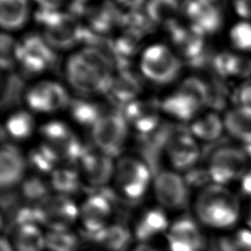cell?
<instances>
[{
    "instance_id": "8d00e7d4",
    "label": "cell",
    "mask_w": 251,
    "mask_h": 251,
    "mask_svg": "<svg viewBox=\"0 0 251 251\" xmlns=\"http://www.w3.org/2000/svg\"><path fill=\"white\" fill-rule=\"evenodd\" d=\"M148 16L159 24L173 25L178 11L177 0H150L148 4Z\"/></svg>"
},
{
    "instance_id": "2e32d148",
    "label": "cell",
    "mask_w": 251,
    "mask_h": 251,
    "mask_svg": "<svg viewBox=\"0 0 251 251\" xmlns=\"http://www.w3.org/2000/svg\"><path fill=\"white\" fill-rule=\"evenodd\" d=\"M29 108L36 112H55L71 101L66 89L54 81H41L28 89L25 95Z\"/></svg>"
},
{
    "instance_id": "8fae6325",
    "label": "cell",
    "mask_w": 251,
    "mask_h": 251,
    "mask_svg": "<svg viewBox=\"0 0 251 251\" xmlns=\"http://www.w3.org/2000/svg\"><path fill=\"white\" fill-rule=\"evenodd\" d=\"M168 251H205L206 238L198 221L188 215L174 220L165 234Z\"/></svg>"
},
{
    "instance_id": "cb8c5ba5",
    "label": "cell",
    "mask_w": 251,
    "mask_h": 251,
    "mask_svg": "<svg viewBox=\"0 0 251 251\" xmlns=\"http://www.w3.org/2000/svg\"><path fill=\"white\" fill-rule=\"evenodd\" d=\"M172 38L180 50V53L192 63L201 62L202 53L204 52L203 34L191 26L186 29L171 25Z\"/></svg>"
},
{
    "instance_id": "1f68e13d",
    "label": "cell",
    "mask_w": 251,
    "mask_h": 251,
    "mask_svg": "<svg viewBox=\"0 0 251 251\" xmlns=\"http://www.w3.org/2000/svg\"><path fill=\"white\" fill-rule=\"evenodd\" d=\"M73 118L82 126H93L104 115L101 107L94 103L82 100H74L70 103Z\"/></svg>"
},
{
    "instance_id": "d6986e66",
    "label": "cell",
    "mask_w": 251,
    "mask_h": 251,
    "mask_svg": "<svg viewBox=\"0 0 251 251\" xmlns=\"http://www.w3.org/2000/svg\"><path fill=\"white\" fill-rule=\"evenodd\" d=\"M192 27L203 35L217 31L222 25L220 9L213 0H189L185 6Z\"/></svg>"
},
{
    "instance_id": "f546056e",
    "label": "cell",
    "mask_w": 251,
    "mask_h": 251,
    "mask_svg": "<svg viewBox=\"0 0 251 251\" xmlns=\"http://www.w3.org/2000/svg\"><path fill=\"white\" fill-rule=\"evenodd\" d=\"M27 165L36 173L41 175H51L59 167L60 160L54 150L45 142L32 148L27 156Z\"/></svg>"
},
{
    "instance_id": "7bdbcfd3",
    "label": "cell",
    "mask_w": 251,
    "mask_h": 251,
    "mask_svg": "<svg viewBox=\"0 0 251 251\" xmlns=\"http://www.w3.org/2000/svg\"><path fill=\"white\" fill-rule=\"evenodd\" d=\"M238 99L241 105L251 107V82H247L241 86L238 92Z\"/></svg>"
},
{
    "instance_id": "c3c4849f",
    "label": "cell",
    "mask_w": 251,
    "mask_h": 251,
    "mask_svg": "<svg viewBox=\"0 0 251 251\" xmlns=\"http://www.w3.org/2000/svg\"><path fill=\"white\" fill-rule=\"evenodd\" d=\"M117 1L122 2L126 6H136L140 2V0H117Z\"/></svg>"
},
{
    "instance_id": "f1b7e54d",
    "label": "cell",
    "mask_w": 251,
    "mask_h": 251,
    "mask_svg": "<svg viewBox=\"0 0 251 251\" xmlns=\"http://www.w3.org/2000/svg\"><path fill=\"white\" fill-rule=\"evenodd\" d=\"M214 67L223 76L246 77L251 75V60L245 56L220 54L214 60Z\"/></svg>"
},
{
    "instance_id": "6da1fadb",
    "label": "cell",
    "mask_w": 251,
    "mask_h": 251,
    "mask_svg": "<svg viewBox=\"0 0 251 251\" xmlns=\"http://www.w3.org/2000/svg\"><path fill=\"white\" fill-rule=\"evenodd\" d=\"M192 208L198 223L213 229L232 227L240 215L238 197L226 185L213 182L198 190Z\"/></svg>"
},
{
    "instance_id": "e575fe53",
    "label": "cell",
    "mask_w": 251,
    "mask_h": 251,
    "mask_svg": "<svg viewBox=\"0 0 251 251\" xmlns=\"http://www.w3.org/2000/svg\"><path fill=\"white\" fill-rule=\"evenodd\" d=\"M34 121L32 116L25 111H19L9 117L6 123L8 134L18 140L27 138L33 131Z\"/></svg>"
},
{
    "instance_id": "7402d4cb",
    "label": "cell",
    "mask_w": 251,
    "mask_h": 251,
    "mask_svg": "<svg viewBox=\"0 0 251 251\" xmlns=\"http://www.w3.org/2000/svg\"><path fill=\"white\" fill-rule=\"evenodd\" d=\"M123 115L140 134L148 133L160 126L157 108L151 102L134 100L125 106Z\"/></svg>"
},
{
    "instance_id": "681fc988",
    "label": "cell",
    "mask_w": 251,
    "mask_h": 251,
    "mask_svg": "<svg viewBox=\"0 0 251 251\" xmlns=\"http://www.w3.org/2000/svg\"><path fill=\"white\" fill-rule=\"evenodd\" d=\"M246 224H247V226L249 229H251V203L248 207V210H247V214H246Z\"/></svg>"
},
{
    "instance_id": "4316f807",
    "label": "cell",
    "mask_w": 251,
    "mask_h": 251,
    "mask_svg": "<svg viewBox=\"0 0 251 251\" xmlns=\"http://www.w3.org/2000/svg\"><path fill=\"white\" fill-rule=\"evenodd\" d=\"M117 103L125 106L134 101L140 91L138 79L127 71H121L119 75L112 78L109 90Z\"/></svg>"
},
{
    "instance_id": "d6a6232c",
    "label": "cell",
    "mask_w": 251,
    "mask_h": 251,
    "mask_svg": "<svg viewBox=\"0 0 251 251\" xmlns=\"http://www.w3.org/2000/svg\"><path fill=\"white\" fill-rule=\"evenodd\" d=\"M46 244L48 251H77L79 238L71 229L47 230Z\"/></svg>"
},
{
    "instance_id": "f35d334b",
    "label": "cell",
    "mask_w": 251,
    "mask_h": 251,
    "mask_svg": "<svg viewBox=\"0 0 251 251\" xmlns=\"http://www.w3.org/2000/svg\"><path fill=\"white\" fill-rule=\"evenodd\" d=\"M178 89L187 94L201 107L209 103V85L198 77H187L181 82Z\"/></svg>"
},
{
    "instance_id": "f6af8a7d",
    "label": "cell",
    "mask_w": 251,
    "mask_h": 251,
    "mask_svg": "<svg viewBox=\"0 0 251 251\" xmlns=\"http://www.w3.org/2000/svg\"><path fill=\"white\" fill-rule=\"evenodd\" d=\"M64 0H34L40 10L57 11Z\"/></svg>"
},
{
    "instance_id": "603a6c76",
    "label": "cell",
    "mask_w": 251,
    "mask_h": 251,
    "mask_svg": "<svg viewBox=\"0 0 251 251\" xmlns=\"http://www.w3.org/2000/svg\"><path fill=\"white\" fill-rule=\"evenodd\" d=\"M224 126L231 137L245 146L251 145V107L240 105L227 111Z\"/></svg>"
},
{
    "instance_id": "d590c367",
    "label": "cell",
    "mask_w": 251,
    "mask_h": 251,
    "mask_svg": "<svg viewBox=\"0 0 251 251\" xmlns=\"http://www.w3.org/2000/svg\"><path fill=\"white\" fill-rule=\"evenodd\" d=\"M218 248L219 251H251V229L238 228L223 235Z\"/></svg>"
},
{
    "instance_id": "3957f363",
    "label": "cell",
    "mask_w": 251,
    "mask_h": 251,
    "mask_svg": "<svg viewBox=\"0 0 251 251\" xmlns=\"http://www.w3.org/2000/svg\"><path fill=\"white\" fill-rule=\"evenodd\" d=\"M118 195L113 188H92L79 204L78 223L84 236H92L111 224Z\"/></svg>"
},
{
    "instance_id": "9c48e42d",
    "label": "cell",
    "mask_w": 251,
    "mask_h": 251,
    "mask_svg": "<svg viewBox=\"0 0 251 251\" xmlns=\"http://www.w3.org/2000/svg\"><path fill=\"white\" fill-rule=\"evenodd\" d=\"M181 68L179 59L171 49L162 44L148 47L142 54L140 69L143 75L159 84L173 81Z\"/></svg>"
},
{
    "instance_id": "7a4b0ae2",
    "label": "cell",
    "mask_w": 251,
    "mask_h": 251,
    "mask_svg": "<svg viewBox=\"0 0 251 251\" xmlns=\"http://www.w3.org/2000/svg\"><path fill=\"white\" fill-rule=\"evenodd\" d=\"M149 165L141 158L126 156L118 160L113 176V189L126 202L140 201L152 188L154 176Z\"/></svg>"
},
{
    "instance_id": "ffe728a7",
    "label": "cell",
    "mask_w": 251,
    "mask_h": 251,
    "mask_svg": "<svg viewBox=\"0 0 251 251\" xmlns=\"http://www.w3.org/2000/svg\"><path fill=\"white\" fill-rule=\"evenodd\" d=\"M90 238L102 251H129L135 240L132 229L121 221H113Z\"/></svg>"
},
{
    "instance_id": "b9f144b4",
    "label": "cell",
    "mask_w": 251,
    "mask_h": 251,
    "mask_svg": "<svg viewBox=\"0 0 251 251\" xmlns=\"http://www.w3.org/2000/svg\"><path fill=\"white\" fill-rule=\"evenodd\" d=\"M233 8L238 16L244 19L251 18V0H233Z\"/></svg>"
},
{
    "instance_id": "f907efd6",
    "label": "cell",
    "mask_w": 251,
    "mask_h": 251,
    "mask_svg": "<svg viewBox=\"0 0 251 251\" xmlns=\"http://www.w3.org/2000/svg\"><path fill=\"white\" fill-rule=\"evenodd\" d=\"M245 152L247 153L249 159H251V145H247L245 146Z\"/></svg>"
},
{
    "instance_id": "60d3db41",
    "label": "cell",
    "mask_w": 251,
    "mask_h": 251,
    "mask_svg": "<svg viewBox=\"0 0 251 251\" xmlns=\"http://www.w3.org/2000/svg\"><path fill=\"white\" fill-rule=\"evenodd\" d=\"M229 38L232 46L237 50L251 51V24L247 21L235 24L229 31Z\"/></svg>"
},
{
    "instance_id": "484cf974",
    "label": "cell",
    "mask_w": 251,
    "mask_h": 251,
    "mask_svg": "<svg viewBox=\"0 0 251 251\" xmlns=\"http://www.w3.org/2000/svg\"><path fill=\"white\" fill-rule=\"evenodd\" d=\"M161 108L174 118L187 121L194 118L202 107L177 88L176 92L164 99Z\"/></svg>"
},
{
    "instance_id": "d4e9b609",
    "label": "cell",
    "mask_w": 251,
    "mask_h": 251,
    "mask_svg": "<svg viewBox=\"0 0 251 251\" xmlns=\"http://www.w3.org/2000/svg\"><path fill=\"white\" fill-rule=\"evenodd\" d=\"M49 184L55 193L73 197L81 189L82 178L79 171L73 166L64 165L51 173Z\"/></svg>"
},
{
    "instance_id": "9a60e30c",
    "label": "cell",
    "mask_w": 251,
    "mask_h": 251,
    "mask_svg": "<svg viewBox=\"0 0 251 251\" xmlns=\"http://www.w3.org/2000/svg\"><path fill=\"white\" fill-rule=\"evenodd\" d=\"M19 62L25 72L38 74L55 63V54L45 39L29 35L20 43Z\"/></svg>"
},
{
    "instance_id": "7dc6e473",
    "label": "cell",
    "mask_w": 251,
    "mask_h": 251,
    "mask_svg": "<svg viewBox=\"0 0 251 251\" xmlns=\"http://www.w3.org/2000/svg\"><path fill=\"white\" fill-rule=\"evenodd\" d=\"M0 251H16L10 238L2 235L0 240Z\"/></svg>"
},
{
    "instance_id": "4dcf8cb0",
    "label": "cell",
    "mask_w": 251,
    "mask_h": 251,
    "mask_svg": "<svg viewBox=\"0 0 251 251\" xmlns=\"http://www.w3.org/2000/svg\"><path fill=\"white\" fill-rule=\"evenodd\" d=\"M225 128L224 120L214 113L206 114L196 119L191 125V132L193 135L204 141H214L218 139Z\"/></svg>"
},
{
    "instance_id": "ab89813d",
    "label": "cell",
    "mask_w": 251,
    "mask_h": 251,
    "mask_svg": "<svg viewBox=\"0 0 251 251\" xmlns=\"http://www.w3.org/2000/svg\"><path fill=\"white\" fill-rule=\"evenodd\" d=\"M20 43L9 34L2 33L0 44V63L3 70H10L19 62Z\"/></svg>"
},
{
    "instance_id": "44dd1931",
    "label": "cell",
    "mask_w": 251,
    "mask_h": 251,
    "mask_svg": "<svg viewBox=\"0 0 251 251\" xmlns=\"http://www.w3.org/2000/svg\"><path fill=\"white\" fill-rule=\"evenodd\" d=\"M10 240L16 251H45L46 232L39 224L27 223L11 228Z\"/></svg>"
},
{
    "instance_id": "5bb4252c",
    "label": "cell",
    "mask_w": 251,
    "mask_h": 251,
    "mask_svg": "<svg viewBox=\"0 0 251 251\" xmlns=\"http://www.w3.org/2000/svg\"><path fill=\"white\" fill-rule=\"evenodd\" d=\"M168 159L176 172H187L194 167L200 157V149L190 133L185 130L172 132L166 147Z\"/></svg>"
},
{
    "instance_id": "30bf717a",
    "label": "cell",
    "mask_w": 251,
    "mask_h": 251,
    "mask_svg": "<svg viewBox=\"0 0 251 251\" xmlns=\"http://www.w3.org/2000/svg\"><path fill=\"white\" fill-rule=\"evenodd\" d=\"M40 131L44 137V142L54 150L60 163L73 166L79 162L85 147L67 125L53 121L43 125Z\"/></svg>"
},
{
    "instance_id": "52a82bcc",
    "label": "cell",
    "mask_w": 251,
    "mask_h": 251,
    "mask_svg": "<svg viewBox=\"0 0 251 251\" xmlns=\"http://www.w3.org/2000/svg\"><path fill=\"white\" fill-rule=\"evenodd\" d=\"M35 18L44 26L45 40L53 48L71 47L85 36L84 31L69 15L39 10Z\"/></svg>"
},
{
    "instance_id": "277c9868",
    "label": "cell",
    "mask_w": 251,
    "mask_h": 251,
    "mask_svg": "<svg viewBox=\"0 0 251 251\" xmlns=\"http://www.w3.org/2000/svg\"><path fill=\"white\" fill-rule=\"evenodd\" d=\"M248 169L249 157L245 150L232 146L215 150L206 168L211 182L226 186L232 181L240 180Z\"/></svg>"
},
{
    "instance_id": "bcb514c9",
    "label": "cell",
    "mask_w": 251,
    "mask_h": 251,
    "mask_svg": "<svg viewBox=\"0 0 251 251\" xmlns=\"http://www.w3.org/2000/svg\"><path fill=\"white\" fill-rule=\"evenodd\" d=\"M129 251H160L157 247L152 245L151 243L137 242Z\"/></svg>"
},
{
    "instance_id": "8992f818",
    "label": "cell",
    "mask_w": 251,
    "mask_h": 251,
    "mask_svg": "<svg viewBox=\"0 0 251 251\" xmlns=\"http://www.w3.org/2000/svg\"><path fill=\"white\" fill-rule=\"evenodd\" d=\"M39 224L47 230H64L78 223L79 205L73 197L51 193L37 206Z\"/></svg>"
},
{
    "instance_id": "ac0fdd59",
    "label": "cell",
    "mask_w": 251,
    "mask_h": 251,
    "mask_svg": "<svg viewBox=\"0 0 251 251\" xmlns=\"http://www.w3.org/2000/svg\"><path fill=\"white\" fill-rule=\"evenodd\" d=\"M27 161L17 146L6 143L0 152V187L9 191L19 186L25 180Z\"/></svg>"
},
{
    "instance_id": "836d02e7",
    "label": "cell",
    "mask_w": 251,
    "mask_h": 251,
    "mask_svg": "<svg viewBox=\"0 0 251 251\" xmlns=\"http://www.w3.org/2000/svg\"><path fill=\"white\" fill-rule=\"evenodd\" d=\"M20 186L22 197L34 206H37L51 194L49 182L43 180L39 176L25 178Z\"/></svg>"
},
{
    "instance_id": "e0dca14e",
    "label": "cell",
    "mask_w": 251,
    "mask_h": 251,
    "mask_svg": "<svg viewBox=\"0 0 251 251\" xmlns=\"http://www.w3.org/2000/svg\"><path fill=\"white\" fill-rule=\"evenodd\" d=\"M172 222L167 211L160 206H152L143 209L132 225V232L137 242L150 243L158 236L166 234Z\"/></svg>"
},
{
    "instance_id": "4fadbf2b",
    "label": "cell",
    "mask_w": 251,
    "mask_h": 251,
    "mask_svg": "<svg viewBox=\"0 0 251 251\" xmlns=\"http://www.w3.org/2000/svg\"><path fill=\"white\" fill-rule=\"evenodd\" d=\"M67 75L71 84L83 93L108 92L113 78L85 64L77 54L69 59Z\"/></svg>"
},
{
    "instance_id": "ee69618b",
    "label": "cell",
    "mask_w": 251,
    "mask_h": 251,
    "mask_svg": "<svg viewBox=\"0 0 251 251\" xmlns=\"http://www.w3.org/2000/svg\"><path fill=\"white\" fill-rule=\"evenodd\" d=\"M240 190L241 192L251 198V168L247 170V172L240 178Z\"/></svg>"
},
{
    "instance_id": "7c38bea8",
    "label": "cell",
    "mask_w": 251,
    "mask_h": 251,
    "mask_svg": "<svg viewBox=\"0 0 251 251\" xmlns=\"http://www.w3.org/2000/svg\"><path fill=\"white\" fill-rule=\"evenodd\" d=\"M78 164L82 181L91 188L105 187L113 180L116 164L112 157L96 147L85 148Z\"/></svg>"
},
{
    "instance_id": "83f0119b",
    "label": "cell",
    "mask_w": 251,
    "mask_h": 251,
    "mask_svg": "<svg viewBox=\"0 0 251 251\" xmlns=\"http://www.w3.org/2000/svg\"><path fill=\"white\" fill-rule=\"evenodd\" d=\"M28 17L27 0H0V24L4 29L22 27Z\"/></svg>"
},
{
    "instance_id": "5b68a950",
    "label": "cell",
    "mask_w": 251,
    "mask_h": 251,
    "mask_svg": "<svg viewBox=\"0 0 251 251\" xmlns=\"http://www.w3.org/2000/svg\"><path fill=\"white\" fill-rule=\"evenodd\" d=\"M151 189L158 206L166 211H181L189 204L191 189L183 176L176 171H158Z\"/></svg>"
},
{
    "instance_id": "816d5d0a",
    "label": "cell",
    "mask_w": 251,
    "mask_h": 251,
    "mask_svg": "<svg viewBox=\"0 0 251 251\" xmlns=\"http://www.w3.org/2000/svg\"><path fill=\"white\" fill-rule=\"evenodd\" d=\"M77 1H85V0H77Z\"/></svg>"
},
{
    "instance_id": "ba28073f",
    "label": "cell",
    "mask_w": 251,
    "mask_h": 251,
    "mask_svg": "<svg viewBox=\"0 0 251 251\" xmlns=\"http://www.w3.org/2000/svg\"><path fill=\"white\" fill-rule=\"evenodd\" d=\"M126 136V120L123 114L118 112L105 114L92 126L95 147L112 158L122 153Z\"/></svg>"
},
{
    "instance_id": "74e56055",
    "label": "cell",
    "mask_w": 251,
    "mask_h": 251,
    "mask_svg": "<svg viewBox=\"0 0 251 251\" xmlns=\"http://www.w3.org/2000/svg\"><path fill=\"white\" fill-rule=\"evenodd\" d=\"M24 89V82L21 77L10 75H7L2 83L1 90V106L2 108H8L17 105L20 102Z\"/></svg>"
}]
</instances>
